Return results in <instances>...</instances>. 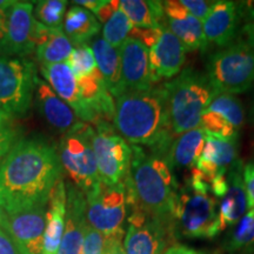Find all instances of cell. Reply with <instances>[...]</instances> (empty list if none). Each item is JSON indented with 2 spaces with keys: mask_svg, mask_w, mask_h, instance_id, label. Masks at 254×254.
Returning a JSON list of instances; mask_svg holds the SVG:
<instances>
[{
  "mask_svg": "<svg viewBox=\"0 0 254 254\" xmlns=\"http://www.w3.org/2000/svg\"><path fill=\"white\" fill-rule=\"evenodd\" d=\"M58 151L43 139H18L0 163V208L5 214L45 206L62 178Z\"/></svg>",
  "mask_w": 254,
  "mask_h": 254,
  "instance_id": "6da1fadb",
  "label": "cell"
},
{
  "mask_svg": "<svg viewBox=\"0 0 254 254\" xmlns=\"http://www.w3.org/2000/svg\"><path fill=\"white\" fill-rule=\"evenodd\" d=\"M113 125L132 145H146L164 158L173 140L165 85L125 92L114 104Z\"/></svg>",
  "mask_w": 254,
  "mask_h": 254,
  "instance_id": "7a4b0ae2",
  "label": "cell"
},
{
  "mask_svg": "<svg viewBox=\"0 0 254 254\" xmlns=\"http://www.w3.org/2000/svg\"><path fill=\"white\" fill-rule=\"evenodd\" d=\"M131 147L129 172L124 183L127 207L141 209L167 224L173 231V213L179 185L172 168L164 158L147 154L140 146Z\"/></svg>",
  "mask_w": 254,
  "mask_h": 254,
  "instance_id": "3957f363",
  "label": "cell"
},
{
  "mask_svg": "<svg viewBox=\"0 0 254 254\" xmlns=\"http://www.w3.org/2000/svg\"><path fill=\"white\" fill-rule=\"evenodd\" d=\"M164 85L173 134L180 135L200 127L202 114L218 95L207 75L189 67Z\"/></svg>",
  "mask_w": 254,
  "mask_h": 254,
  "instance_id": "277c9868",
  "label": "cell"
},
{
  "mask_svg": "<svg viewBox=\"0 0 254 254\" xmlns=\"http://www.w3.org/2000/svg\"><path fill=\"white\" fill-rule=\"evenodd\" d=\"M219 233L217 199L209 193L194 190L189 183L179 187L173 213L174 237L211 239Z\"/></svg>",
  "mask_w": 254,
  "mask_h": 254,
  "instance_id": "5b68a950",
  "label": "cell"
},
{
  "mask_svg": "<svg viewBox=\"0 0 254 254\" xmlns=\"http://www.w3.org/2000/svg\"><path fill=\"white\" fill-rule=\"evenodd\" d=\"M207 78L218 94H239L254 85V50L246 41L231 44L211 56Z\"/></svg>",
  "mask_w": 254,
  "mask_h": 254,
  "instance_id": "8992f818",
  "label": "cell"
},
{
  "mask_svg": "<svg viewBox=\"0 0 254 254\" xmlns=\"http://www.w3.org/2000/svg\"><path fill=\"white\" fill-rule=\"evenodd\" d=\"M93 133V127L81 122L71 131L64 133L59 142L58 155L62 167L72 179L73 185L84 194L101 183L92 145Z\"/></svg>",
  "mask_w": 254,
  "mask_h": 254,
  "instance_id": "52a82bcc",
  "label": "cell"
},
{
  "mask_svg": "<svg viewBox=\"0 0 254 254\" xmlns=\"http://www.w3.org/2000/svg\"><path fill=\"white\" fill-rule=\"evenodd\" d=\"M37 78L33 63L25 58L0 57V111L9 118L26 114Z\"/></svg>",
  "mask_w": 254,
  "mask_h": 254,
  "instance_id": "ba28073f",
  "label": "cell"
},
{
  "mask_svg": "<svg viewBox=\"0 0 254 254\" xmlns=\"http://www.w3.org/2000/svg\"><path fill=\"white\" fill-rule=\"evenodd\" d=\"M95 127L92 145L100 182L107 186L124 184L129 172L132 147L107 122L97 123Z\"/></svg>",
  "mask_w": 254,
  "mask_h": 254,
  "instance_id": "9c48e42d",
  "label": "cell"
},
{
  "mask_svg": "<svg viewBox=\"0 0 254 254\" xmlns=\"http://www.w3.org/2000/svg\"><path fill=\"white\" fill-rule=\"evenodd\" d=\"M33 2L14 1L9 8L5 36L0 41V57L25 58L46 39L51 28L33 15Z\"/></svg>",
  "mask_w": 254,
  "mask_h": 254,
  "instance_id": "30bf717a",
  "label": "cell"
},
{
  "mask_svg": "<svg viewBox=\"0 0 254 254\" xmlns=\"http://www.w3.org/2000/svg\"><path fill=\"white\" fill-rule=\"evenodd\" d=\"M129 37L140 40L148 49L152 84L163 78H172L182 71L187 51L165 24L154 30L134 27Z\"/></svg>",
  "mask_w": 254,
  "mask_h": 254,
  "instance_id": "8fae6325",
  "label": "cell"
},
{
  "mask_svg": "<svg viewBox=\"0 0 254 254\" xmlns=\"http://www.w3.org/2000/svg\"><path fill=\"white\" fill-rule=\"evenodd\" d=\"M86 196L87 222L105 238L124 234L126 220L127 198L125 184L107 186L100 183Z\"/></svg>",
  "mask_w": 254,
  "mask_h": 254,
  "instance_id": "7c38bea8",
  "label": "cell"
},
{
  "mask_svg": "<svg viewBox=\"0 0 254 254\" xmlns=\"http://www.w3.org/2000/svg\"><path fill=\"white\" fill-rule=\"evenodd\" d=\"M124 236L126 254H164L173 236L172 227L139 208H129Z\"/></svg>",
  "mask_w": 254,
  "mask_h": 254,
  "instance_id": "4fadbf2b",
  "label": "cell"
},
{
  "mask_svg": "<svg viewBox=\"0 0 254 254\" xmlns=\"http://www.w3.org/2000/svg\"><path fill=\"white\" fill-rule=\"evenodd\" d=\"M45 206H37L17 213L6 214L4 230L21 254H43L46 225Z\"/></svg>",
  "mask_w": 254,
  "mask_h": 254,
  "instance_id": "5bb4252c",
  "label": "cell"
},
{
  "mask_svg": "<svg viewBox=\"0 0 254 254\" xmlns=\"http://www.w3.org/2000/svg\"><path fill=\"white\" fill-rule=\"evenodd\" d=\"M66 194L65 228L57 254H79L88 225L86 196L73 184L66 185Z\"/></svg>",
  "mask_w": 254,
  "mask_h": 254,
  "instance_id": "9a60e30c",
  "label": "cell"
},
{
  "mask_svg": "<svg viewBox=\"0 0 254 254\" xmlns=\"http://www.w3.org/2000/svg\"><path fill=\"white\" fill-rule=\"evenodd\" d=\"M119 53L125 91H145L153 87L147 47L140 40L128 37L119 47Z\"/></svg>",
  "mask_w": 254,
  "mask_h": 254,
  "instance_id": "2e32d148",
  "label": "cell"
},
{
  "mask_svg": "<svg viewBox=\"0 0 254 254\" xmlns=\"http://www.w3.org/2000/svg\"><path fill=\"white\" fill-rule=\"evenodd\" d=\"M165 25L183 44L186 51H206V41L202 23L193 17L180 1L168 0L163 2Z\"/></svg>",
  "mask_w": 254,
  "mask_h": 254,
  "instance_id": "e0dca14e",
  "label": "cell"
},
{
  "mask_svg": "<svg viewBox=\"0 0 254 254\" xmlns=\"http://www.w3.org/2000/svg\"><path fill=\"white\" fill-rule=\"evenodd\" d=\"M240 14L238 4L228 0L214 1L211 9L201 21L207 44L227 47L237 36Z\"/></svg>",
  "mask_w": 254,
  "mask_h": 254,
  "instance_id": "ac0fdd59",
  "label": "cell"
},
{
  "mask_svg": "<svg viewBox=\"0 0 254 254\" xmlns=\"http://www.w3.org/2000/svg\"><path fill=\"white\" fill-rule=\"evenodd\" d=\"M243 161L237 159L226 172L228 189L219 204V228L225 231L249 212L245 186L243 180Z\"/></svg>",
  "mask_w": 254,
  "mask_h": 254,
  "instance_id": "d6986e66",
  "label": "cell"
},
{
  "mask_svg": "<svg viewBox=\"0 0 254 254\" xmlns=\"http://www.w3.org/2000/svg\"><path fill=\"white\" fill-rule=\"evenodd\" d=\"M238 159V139H226L205 132V146L195 166L213 180L225 174Z\"/></svg>",
  "mask_w": 254,
  "mask_h": 254,
  "instance_id": "ffe728a7",
  "label": "cell"
},
{
  "mask_svg": "<svg viewBox=\"0 0 254 254\" xmlns=\"http://www.w3.org/2000/svg\"><path fill=\"white\" fill-rule=\"evenodd\" d=\"M40 72L47 84L60 99L65 101L82 123H90V117L82 106L78 81L67 63L40 65Z\"/></svg>",
  "mask_w": 254,
  "mask_h": 254,
  "instance_id": "44dd1931",
  "label": "cell"
},
{
  "mask_svg": "<svg viewBox=\"0 0 254 254\" xmlns=\"http://www.w3.org/2000/svg\"><path fill=\"white\" fill-rule=\"evenodd\" d=\"M34 93L41 116L53 128L66 133L81 123L74 111L60 99L46 81L37 78Z\"/></svg>",
  "mask_w": 254,
  "mask_h": 254,
  "instance_id": "7402d4cb",
  "label": "cell"
},
{
  "mask_svg": "<svg viewBox=\"0 0 254 254\" xmlns=\"http://www.w3.org/2000/svg\"><path fill=\"white\" fill-rule=\"evenodd\" d=\"M66 184L63 178L53 187L46 209V225L44 234L43 254H57L62 243L66 218Z\"/></svg>",
  "mask_w": 254,
  "mask_h": 254,
  "instance_id": "603a6c76",
  "label": "cell"
},
{
  "mask_svg": "<svg viewBox=\"0 0 254 254\" xmlns=\"http://www.w3.org/2000/svg\"><path fill=\"white\" fill-rule=\"evenodd\" d=\"M91 49L93 51L97 67L110 94L114 98H119L126 92L123 84L122 59H120L119 49H114L103 38L93 41Z\"/></svg>",
  "mask_w": 254,
  "mask_h": 254,
  "instance_id": "cb8c5ba5",
  "label": "cell"
},
{
  "mask_svg": "<svg viewBox=\"0 0 254 254\" xmlns=\"http://www.w3.org/2000/svg\"><path fill=\"white\" fill-rule=\"evenodd\" d=\"M205 146V131L201 127L187 131L173 139L165 154V161L171 168H193Z\"/></svg>",
  "mask_w": 254,
  "mask_h": 254,
  "instance_id": "d4e9b609",
  "label": "cell"
},
{
  "mask_svg": "<svg viewBox=\"0 0 254 254\" xmlns=\"http://www.w3.org/2000/svg\"><path fill=\"white\" fill-rule=\"evenodd\" d=\"M100 28L95 15L78 5H73L64 18V33L75 46L87 45L88 41L99 33Z\"/></svg>",
  "mask_w": 254,
  "mask_h": 254,
  "instance_id": "484cf974",
  "label": "cell"
},
{
  "mask_svg": "<svg viewBox=\"0 0 254 254\" xmlns=\"http://www.w3.org/2000/svg\"><path fill=\"white\" fill-rule=\"evenodd\" d=\"M119 7L136 28L154 30L165 24L161 1L152 0H122Z\"/></svg>",
  "mask_w": 254,
  "mask_h": 254,
  "instance_id": "4316f807",
  "label": "cell"
},
{
  "mask_svg": "<svg viewBox=\"0 0 254 254\" xmlns=\"http://www.w3.org/2000/svg\"><path fill=\"white\" fill-rule=\"evenodd\" d=\"M73 49L74 47L64 33L63 28H58V30H50L49 36L34 52L41 65H52V64L67 62Z\"/></svg>",
  "mask_w": 254,
  "mask_h": 254,
  "instance_id": "83f0119b",
  "label": "cell"
},
{
  "mask_svg": "<svg viewBox=\"0 0 254 254\" xmlns=\"http://www.w3.org/2000/svg\"><path fill=\"white\" fill-rule=\"evenodd\" d=\"M207 110L218 114L237 131H240L245 123V111L243 104L232 94H218L208 105Z\"/></svg>",
  "mask_w": 254,
  "mask_h": 254,
  "instance_id": "f1b7e54d",
  "label": "cell"
},
{
  "mask_svg": "<svg viewBox=\"0 0 254 254\" xmlns=\"http://www.w3.org/2000/svg\"><path fill=\"white\" fill-rule=\"evenodd\" d=\"M254 249V208L250 209L228 236L226 250L231 253H247Z\"/></svg>",
  "mask_w": 254,
  "mask_h": 254,
  "instance_id": "f546056e",
  "label": "cell"
},
{
  "mask_svg": "<svg viewBox=\"0 0 254 254\" xmlns=\"http://www.w3.org/2000/svg\"><path fill=\"white\" fill-rule=\"evenodd\" d=\"M67 1L65 0H41L33 8L34 18L51 30L63 28Z\"/></svg>",
  "mask_w": 254,
  "mask_h": 254,
  "instance_id": "4dcf8cb0",
  "label": "cell"
},
{
  "mask_svg": "<svg viewBox=\"0 0 254 254\" xmlns=\"http://www.w3.org/2000/svg\"><path fill=\"white\" fill-rule=\"evenodd\" d=\"M133 28H134V25L119 7L112 17L104 24L103 39L114 49H119L124 41L129 37Z\"/></svg>",
  "mask_w": 254,
  "mask_h": 254,
  "instance_id": "1f68e13d",
  "label": "cell"
},
{
  "mask_svg": "<svg viewBox=\"0 0 254 254\" xmlns=\"http://www.w3.org/2000/svg\"><path fill=\"white\" fill-rule=\"evenodd\" d=\"M66 63L68 64L69 68L72 69L73 74L77 79L91 74L95 69H98L93 51L88 45L75 46Z\"/></svg>",
  "mask_w": 254,
  "mask_h": 254,
  "instance_id": "d6a6232c",
  "label": "cell"
},
{
  "mask_svg": "<svg viewBox=\"0 0 254 254\" xmlns=\"http://www.w3.org/2000/svg\"><path fill=\"white\" fill-rule=\"evenodd\" d=\"M104 246L105 237L99 231L87 225L79 254H103Z\"/></svg>",
  "mask_w": 254,
  "mask_h": 254,
  "instance_id": "836d02e7",
  "label": "cell"
},
{
  "mask_svg": "<svg viewBox=\"0 0 254 254\" xmlns=\"http://www.w3.org/2000/svg\"><path fill=\"white\" fill-rule=\"evenodd\" d=\"M213 2L214 1H206V0H180V4L200 21L206 18Z\"/></svg>",
  "mask_w": 254,
  "mask_h": 254,
  "instance_id": "e575fe53",
  "label": "cell"
},
{
  "mask_svg": "<svg viewBox=\"0 0 254 254\" xmlns=\"http://www.w3.org/2000/svg\"><path fill=\"white\" fill-rule=\"evenodd\" d=\"M243 180L245 186L247 206L250 209L254 208V163L246 164L243 168Z\"/></svg>",
  "mask_w": 254,
  "mask_h": 254,
  "instance_id": "d590c367",
  "label": "cell"
},
{
  "mask_svg": "<svg viewBox=\"0 0 254 254\" xmlns=\"http://www.w3.org/2000/svg\"><path fill=\"white\" fill-rule=\"evenodd\" d=\"M18 140V132L12 127H5L0 129V163L6 157L12 146Z\"/></svg>",
  "mask_w": 254,
  "mask_h": 254,
  "instance_id": "8d00e7d4",
  "label": "cell"
},
{
  "mask_svg": "<svg viewBox=\"0 0 254 254\" xmlns=\"http://www.w3.org/2000/svg\"><path fill=\"white\" fill-rule=\"evenodd\" d=\"M124 234H116L105 238V246L103 254H126L124 250Z\"/></svg>",
  "mask_w": 254,
  "mask_h": 254,
  "instance_id": "74e56055",
  "label": "cell"
},
{
  "mask_svg": "<svg viewBox=\"0 0 254 254\" xmlns=\"http://www.w3.org/2000/svg\"><path fill=\"white\" fill-rule=\"evenodd\" d=\"M119 9V0H105L100 8L95 12L94 15L99 23H106L112 17L114 12Z\"/></svg>",
  "mask_w": 254,
  "mask_h": 254,
  "instance_id": "f35d334b",
  "label": "cell"
},
{
  "mask_svg": "<svg viewBox=\"0 0 254 254\" xmlns=\"http://www.w3.org/2000/svg\"><path fill=\"white\" fill-rule=\"evenodd\" d=\"M0 254H21L14 241L2 227H0Z\"/></svg>",
  "mask_w": 254,
  "mask_h": 254,
  "instance_id": "ab89813d",
  "label": "cell"
},
{
  "mask_svg": "<svg viewBox=\"0 0 254 254\" xmlns=\"http://www.w3.org/2000/svg\"><path fill=\"white\" fill-rule=\"evenodd\" d=\"M238 9H239L240 18H245L246 20H250V23L254 21V0H247V1H239Z\"/></svg>",
  "mask_w": 254,
  "mask_h": 254,
  "instance_id": "60d3db41",
  "label": "cell"
},
{
  "mask_svg": "<svg viewBox=\"0 0 254 254\" xmlns=\"http://www.w3.org/2000/svg\"><path fill=\"white\" fill-rule=\"evenodd\" d=\"M164 254H201V252H198V251L184 245H174L168 247Z\"/></svg>",
  "mask_w": 254,
  "mask_h": 254,
  "instance_id": "b9f144b4",
  "label": "cell"
},
{
  "mask_svg": "<svg viewBox=\"0 0 254 254\" xmlns=\"http://www.w3.org/2000/svg\"><path fill=\"white\" fill-rule=\"evenodd\" d=\"M243 32L246 34L247 40H249L247 44L254 50V21H252V23H247L245 25V27L243 28Z\"/></svg>",
  "mask_w": 254,
  "mask_h": 254,
  "instance_id": "7bdbcfd3",
  "label": "cell"
},
{
  "mask_svg": "<svg viewBox=\"0 0 254 254\" xmlns=\"http://www.w3.org/2000/svg\"><path fill=\"white\" fill-rule=\"evenodd\" d=\"M9 117L6 116V114L4 112H1L0 111V129L5 128V127L8 126V122H9Z\"/></svg>",
  "mask_w": 254,
  "mask_h": 254,
  "instance_id": "ee69618b",
  "label": "cell"
},
{
  "mask_svg": "<svg viewBox=\"0 0 254 254\" xmlns=\"http://www.w3.org/2000/svg\"><path fill=\"white\" fill-rule=\"evenodd\" d=\"M5 220H6V214L4 213V211H2V209L0 208V227L4 228Z\"/></svg>",
  "mask_w": 254,
  "mask_h": 254,
  "instance_id": "f6af8a7d",
  "label": "cell"
},
{
  "mask_svg": "<svg viewBox=\"0 0 254 254\" xmlns=\"http://www.w3.org/2000/svg\"><path fill=\"white\" fill-rule=\"evenodd\" d=\"M13 2V0H0V8H4L6 6H9Z\"/></svg>",
  "mask_w": 254,
  "mask_h": 254,
  "instance_id": "bcb514c9",
  "label": "cell"
},
{
  "mask_svg": "<svg viewBox=\"0 0 254 254\" xmlns=\"http://www.w3.org/2000/svg\"><path fill=\"white\" fill-rule=\"evenodd\" d=\"M251 118H252V120L254 122V103L252 105V110H251Z\"/></svg>",
  "mask_w": 254,
  "mask_h": 254,
  "instance_id": "7dc6e473",
  "label": "cell"
},
{
  "mask_svg": "<svg viewBox=\"0 0 254 254\" xmlns=\"http://www.w3.org/2000/svg\"><path fill=\"white\" fill-rule=\"evenodd\" d=\"M201 254H218V253H207V252H201Z\"/></svg>",
  "mask_w": 254,
  "mask_h": 254,
  "instance_id": "c3c4849f",
  "label": "cell"
}]
</instances>
